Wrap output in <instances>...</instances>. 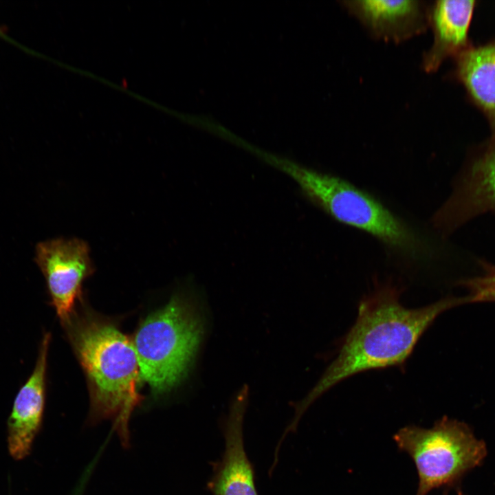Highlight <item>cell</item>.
Masks as SVG:
<instances>
[{
    "mask_svg": "<svg viewBox=\"0 0 495 495\" xmlns=\"http://www.w3.org/2000/svg\"><path fill=\"white\" fill-rule=\"evenodd\" d=\"M401 289L391 283L380 285L359 304L355 323L336 358L317 383L298 402L288 429L296 431L309 407L328 390L357 373L404 364L417 342L444 311L465 303L463 296L447 297L418 308L399 301Z\"/></svg>",
    "mask_w": 495,
    "mask_h": 495,
    "instance_id": "obj_1",
    "label": "cell"
},
{
    "mask_svg": "<svg viewBox=\"0 0 495 495\" xmlns=\"http://www.w3.org/2000/svg\"><path fill=\"white\" fill-rule=\"evenodd\" d=\"M69 330L88 381L89 423L111 419L122 445L129 446V420L141 399L140 368L132 341L102 320H85Z\"/></svg>",
    "mask_w": 495,
    "mask_h": 495,
    "instance_id": "obj_2",
    "label": "cell"
},
{
    "mask_svg": "<svg viewBox=\"0 0 495 495\" xmlns=\"http://www.w3.org/2000/svg\"><path fill=\"white\" fill-rule=\"evenodd\" d=\"M260 155L290 176L311 202L336 221L369 234L409 261L430 258V247L425 239L369 194L288 159L265 152Z\"/></svg>",
    "mask_w": 495,
    "mask_h": 495,
    "instance_id": "obj_3",
    "label": "cell"
},
{
    "mask_svg": "<svg viewBox=\"0 0 495 495\" xmlns=\"http://www.w3.org/2000/svg\"><path fill=\"white\" fill-rule=\"evenodd\" d=\"M192 298L174 296L149 315L131 340L140 381L155 395L166 393L186 377L204 333V320Z\"/></svg>",
    "mask_w": 495,
    "mask_h": 495,
    "instance_id": "obj_4",
    "label": "cell"
},
{
    "mask_svg": "<svg viewBox=\"0 0 495 495\" xmlns=\"http://www.w3.org/2000/svg\"><path fill=\"white\" fill-rule=\"evenodd\" d=\"M393 438L415 465L419 478L415 495L455 487L487 454L485 442L475 437L467 424L446 416L430 428L406 426Z\"/></svg>",
    "mask_w": 495,
    "mask_h": 495,
    "instance_id": "obj_5",
    "label": "cell"
},
{
    "mask_svg": "<svg viewBox=\"0 0 495 495\" xmlns=\"http://www.w3.org/2000/svg\"><path fill=\"white\" fill-rule=\"evenodd\" d=\"M487 212L495 213V133L474 149L452 192L434 213L432 223L446 235Z\"/></svg>",
    "mask_w": 495,
    "mask_h": 495,
    "instance_id": "obj_6",
    "label": "cell"
},
{
    "mask_svg": "<svg viewBox=\"0 0 495 495\" xmlns=\"http://www.w3.org/2000/svg\"><path fill=\"white\" fill-rule=\"evenodd\" d=\"M35 261L45 279L51 303L61 322L67 324L84 280L94 270L87 243L76 238L38 243Z\"/></svg>",
    "mask_w": 495,
    "mask_h": 495,
    "instance_id": "obj_7",
    "label": "cell"
},
{
    "mask_svg": "<svg viewBox=\"0 0 495 495\" xmlns=\"http://www.w3.org/2000/svg\"><path fill=\"white\" fill-rule=\"evenodd\" d=\"M245 385L234 397L225 422V450L214 464L208 487L213 495H258L254 472L247 456L243 434L244 415L248 403Z\"/></svg>",
    "mask_w": 495,
    "mask_h": 495,
    "instance_id": "obj_8",
    "label": "cell"
},
{
    "mask_svg": "<svg viewBox=\"0 0 495 495\" xmlns=\"http://www.w3.org/2000/svg\"><path fill=\"white\" fill-rule=\"evenodd\" d=\"M375 38L399 43L426 31L430 6L421 0H342Z\"/></svg>",
    "mask_w": 495,
    "mask_h": 495,
    "instance_id": "obj_9",
    "label": "cell"
},
{
    "mask_svg": "<svg viewBox=\"0 0 495 495\" xmlns=\"http://www.w3.org/2000/svg\"><path fill=\"white\" fill-rule=\"evenodd\" d=\"M50 338V333L43 335L34 370L16 394L8 419V446L15 459H23L28 454L41 424Z\"/></svg>",
    "mask_w": 495,
    "mask_h": 495,
    "instance_id": "obj_10",
    "label": "cell"
},
{
    "mask_svg": "<svg viewBox=\"0 0 495 495\" xmlns=\"http://www.w3.org/2000/svg\"><path fill=\"white\" fill-rule=\"evenodd\" d=\"M477 3L476 0H437L430 5L433 41L422 56L425 72L437 71L446 59H454L473 45L469 32Z\"/></svg>",
    "mask_w": 495,
    "mask_h": 495,
    "instance_id": "obj_11",
    "label": "cell"
},
{
    "mask_svg": "<svg viewBox=\"0 0 495 495\" xmlns=\"http://www.w3.org/2000/svg\"><path fill=\"white\" fill-rule=\"evenodd\" d=\"M450 76L463 87L468 100L495 133V38L473 45L454 58Z\"/></svg>",
    "mask_w": 495,
    "mask_h": 495,
    "instance_id": "obj_12",
    "label": "cell"
},
{
    "mask_svg": "<svg viewBox=\"0 0 495 495\" xmlns=\"http://www.w3.org/2000/svg\"><path fill=\"white\" fill-rule=\"evenodd\" d=\"M480 275L461 280L458 285L465 288L466 303L495 302V265L480 261Z\"/></svg>",
    "mask_w": 495,
    "mask_h": 495,
    "instance_id": "obj_13",
    "label": "cell"
},
{
    "mask_svg": "<svg viewBox=\"0 0 495 495\" xmlns=\"http://www.w3.org/2000/svg\"><path fill=\"white\" fill-rule=\"evenodd\" d=\"M459 495H462V494H461V492H459Z\"/></svg>",
    "mask_w": 495,
    "mask_h": 495,
    "instance_id": "obj_14",
    "label": "cell"
}]
</instances>
